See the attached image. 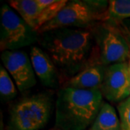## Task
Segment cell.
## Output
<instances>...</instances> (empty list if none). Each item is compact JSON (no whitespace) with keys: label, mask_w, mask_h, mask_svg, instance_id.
Instances as JSON below:
<instances>
[{"label":"cell","mask_w":130,"mask_h":130,"mask_svg":"<svg viewBox=\"0 0 130 130\" xmlns=\"http://www.w3.org/2000/svg\"><path fill=\"white\" fill-rule=\"evenodd\" d=\"M95 27L56 29L39 34L38 41L57 70L71 78L88 67L101 63Z\"/></svg>","instance_id":"cell-1"},{"label":"cell","mask_w":130,"mask_h":130,"mask_svg":"<svg viewBox=\"0 0 130 130\" xmlns=\"http://www.w3.org/2000/svg\"><path fill=\"white\" fill-rule=\"evenodd\" d=\"M103 103L99 90L63 88L56 98L55 126L60 130H85L93 124Z\"/></svg>","instance_id":"cell-2"},{"label":"cell","mask_w":130,"mask_h":130,"mask_svg":"<svg viewBox=\"0 0 130 130\" xmlns=\"http://www.w3.org/2000/svg\"><path fill=\"white\" fill-rule=\"evenodd\" d=\"M109 2L79 1L68 2L56 17L38 30V33L66 28H92L96 23L110 20Z\"/></svg>","instance_id":"cell-3"},{"label":"cell","mask_w":130,"mask_h":130,"mask_svg":"<svg viewBox=\"0 0 130 130\" xmlns=\"http://www.w3.org/2000/svg\"><path fill=\"white\" fill-rule=\"evenodd\" d=\"M52 101L50 95L39 93L21 100L10 110L8 130H39L50 117Z\"/></svg>","instance_id":"cell-4"},{"label":"cell","mask_w":130,"mask_h":130,"mask_svg":"<svg viewBox=\"0 0 130 130\" xmlns=\"http://www.w3.org/2000/svg\"><path fill=\"white\" fill-rule=\"evenodd\" d=\"M0 48L2 51H14L38 40L39 34L17 14L9 5L1 8Z\"/></svg>","instance_id":"cell-5"},{"label":"cell","mask_w":130,"mask_h":130,"mask_svg":"<svg viewBox=\"0 0 130 130\" xmlns=\"http://www.w3.org/2000/svg\"><path fill=\"white\" fill-rule=\"evenodd\" d=\"M95 32L103 64L108 66L128 61L129 47L111 20L95 27Z\"/></svg>","instance_id":"cell-6"},{"label":"cell","mask_w":130,"mask_h":130,"mask_svg":"<svg viewBox=\"0 0 130 130\" xmlns=\"http://www.w3.org/2000/svg\"><path fill=\"white\" fill-rule=\"evenodd\" d=\"M100 91L111 102H120L130 96V73L127 62L106 66Z\"/></svg>","instance_id":"cell-7"},{"label":"cell","mask_w":130,"mask_h":130,"mask_svg":"<svg viewBox=\"0 0 130 130\" xmlns=\"http://www.w3.org/2000/svg\"><path fill=\"white\" fill-rule=\"evenodd\" d=\"M5 68L12 77L20 92L34 87L36 84L35 72L30 56L24 51H5L2 53Z\"/></svg>","instance_id":"cell-8"},{"label":"cell","mask_w":130,"mask_h":130,"mask_svg":"<svg viewBox=\"0 0 130 130\" xmlns=\"http://www.w3.org/2000/svg\"><path fill=\"white\" fill-rule=\"evenodd\" d=\"M30 58L35 74L41 83L48 88H56L59 81L58 70L46 53L39 47L32 46Z\"/></svg>","instance_id":"cell-9"},{"label":"cell","mask_w":130,"mask_h":130,"mask_svg":"<svg viewBox=\"0 0 130 130\" xmlns=\"http://www.w3.org/2000/svg\"><path fill=\"white\" fill-rule=\"evenodd\" d=\"M106 66L98 63L84 69L66 81L64 88L99 90L101 87Z\"/></svg>","instance_id":"cell-10"},{"label":"cell","mask_w":130,"mask_h":130,"mask_svg":"<svg viewBox=\"0 0 130 130\" xmlns=\"http://www.w3.org/2000/svg\"><path fill=\"white\" fill-rule=\"evenodd\" d=\"M8 3L20 17L36 31L37 20L42 11L38 0H10Z\"/></svg>","instance_id":"cell-11"},{"label":"cell","mask_w":130,"mask_h":130,"mask_svg":"<svg viewBox=\"0 0 130 130\" xmlns=\"http://www.w3.org/2000/svg\"><path fill=\"white\" fill-rule=\"evenodd\" d=\"M89 130H121L120 120L115 108L109 103L103 102Z\"/></svg>","instance_id":"cell-12"},{"label":"cell","mask_w":130,"mask_h":130,"mask_svg":"<svg viewBox=\"0 0 130 130\" xmlns=\"http://www.w3.org/2000/svg\"><path fill=\"white\" fill-rule=\"evenodd\" d=\"M108 2L110 20H121L130 18V0H111Z\"/></svg>","instance_id":"cell-13"},{"label":"cell","mask_w":130,"mask_h":130,"mask_svg":"<svg viewBox=\"0 0 130 130\" xmlns=\"http://www.w3.org/2000/svg\"><path fill=\"white\" fill-rule=\"evenodd\" d=\"M67 2L68 1L67 0H56L53 4L43 9L37 20L36 31H38V30L43 25L46 24L54 18L57 14L64 8L65 5L67 4Z\"/></svg>","instance_id":"cell-14"},{"label":"cell","mask_w":130,"mask_h":130,"mask_svg":"<svg viewBox=\"0 0 130 130\" xmlns=\"http://www.w3.org/2000/svg\"><path fill=\"white\" fill-rule=\"evenodd\" d=\"M18 94L14 83L12 82L8 72L5 67H0V95L6 100L14 98Z\"/></svg>","instance_id":"cell-15"},{"label":"cell","mask_w":130,"mask_h":130,"mask_svg":"<svg viewBox=\"0 0 130 130\" xmlns=\"http://www.w3.org/2000/svg\"><path fill=\"white\" fill-rule=\"evenodd\" d=\"M121 130H130V96L118 106Z\"/></svg>","instance_id":"cell-16"},{"label":"cell","mask_w":130,"mask_h":130,"mask_svg":"<svg viewBox=\"0 0 130 130\" xmlns=\"http://www.w3.org/2000/svg\"><path fill=\"white\" fill-rule=\"evenodd\" d=\"M118 30L125 39L130 48V18L124 19L121 20H113Z\"/></svg>","instance_id":"cell-17"},{"label":"cell","mask_w":130,"mask_h":130,"mask_svg":"<svg viewBox=\"0 0 130 130\" xmlns=\"http://www.w3.org/2000/svg\"><path fill=\"white\" fill-rule=\"evenodd\" d=\"M56 0H38V4L40 5V7H41L42 10L47 7L48 6L51 5V4H53Z\"/></svg>","instance_id":"cell-18"},{"label":"cell","mask_w":130,"mask_h":130,"mask_svg":"<svg viewBox=\"0 0 130 130\" xmlns=\"http://www.w3.org/2000/svg\"><path fill=\"white\" fill-rule=\"evenodd\" d=\"M128 65H129V73H130V56L129 60H128Z\"/></svg>","instance_id":"cell-19"}]
</instances>
